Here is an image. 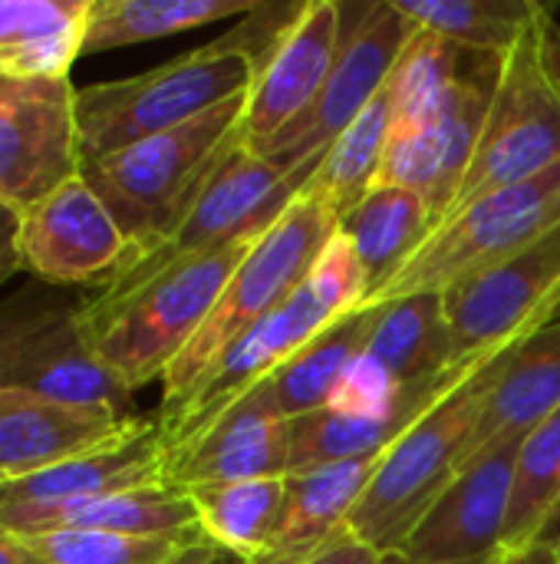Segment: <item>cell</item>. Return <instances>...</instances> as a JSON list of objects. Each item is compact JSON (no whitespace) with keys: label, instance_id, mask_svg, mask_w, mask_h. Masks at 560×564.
<instances>
[{"label":"cell","instance_id":"cell-1","mask_svg":"<svg viewBox=\"0 0 560 564\" xmlns=\"http://www.w3.org/2000/svg\"><path fill=\"white\" fill-rule=\"evenodd\" d=\"M297 10L300 3H261L234 30L191 53L139 76L76 89L79 169L251 93L257 66Z\"/></svg>","mask_w":560,"mask_h":564},{"label":"cell","instance_id":"cell-2","mask_svg":"<svg viewBox=\"0 0 560 564\" xmlns=\"http://www.w3.org/2000/svg\"><path fill=\"white\" fill-rule=\"evenodd\" d=\"M244 102L248 93L79 169L122 228L132 248L129 261L165 241L185 221L221 162L241 145Z\"/></svg>","mask_w":560,"mask_h":564},{"label":"cell","instance_id":"cell-3","mask_svg":"<svg viewBox=\"0 0 560 564\" xmlns=\"http://www.w3.org/2000/svg\"><path fill=\"white\" fill-rule=\"evenodd\" d=\"M518 340L485 357L416 426H409L389 453H383L363 499L347 522L360 542L373 545L376 552H396L446 492V486L459 476L482 406Z\"/></svg>","mask_w":560,"mask_h":564},{"label":"cell","instance_id":"cell-4","mask_svg":"<svg viewBox=\"0 0 560 564\" xmlns=\"http://www.w3.org/2000/svg\"><path fill=\"white\" fill-rule=\"evenodd\" d=\"M251 245L254 238H241L215 248L112 304H96L86 297V340L129 393L168 373L215 311L228 278L244 261Z\"/></svg>","mask_w":560,"mask_h":564},{"label":"cell","instance_id":"cell-5","mask_svg":"<svg viewBox=\"0 0 560 564\" xmlns=\"http://www.w3.org/2000/svg\"><path fill=\"white\" fill-rule=\"evenodd\" d=\"M337 228L340 221L310 192H300L284 208V215L254 238L251 251L228 278L215 311L162 377L158 413L172 410L228 344H234L248 327L277 311L307 281L317 254L337 235Z\"/></svg>","mask_w":560,"mask_h":564},{"label":"cell","instance_id":"cell-6","mask_svg":"<svg viewBox=\"0 0 560 564\" xmlns=\"http://www.w3.org/2000/svg\"><path fill=\"white\" fill-rule=\"evenodd\" d=\"M83 311L86 297L43 281L0 297V390L135 416L132 393L92 354Z\"/></svg>","mask_w":560,"mask_h":564},{"label":"cell","instance_id":"cell-7","mask_svg":"<svg viewBox=\"0 0 560 564\" xmlns=\"http://www.w3.org/2000/svg\"><path fill=\"white\" fill-rule=\"evenodd\" d=\"M541 7L535 23L502 56L479 149L449 218L492 192L521 185L560 165V86L545 59Z\"/></svg>","mask_w":560,"mask_h":564},{"label":"cell","instance_id":"cell-8","mask_svg":"<svg viewBox=\"0 0 560 564\" xmlns=\"http://www.w3.org/2000/svg\"><path fill=\"white\" fill-rule=\"evenodd\" d=\"M558 221L560 165L521 185L492 192L446 218L370 307L409 294L449 291L452 284L508 261Z\"/></svg>","mask_w":560,"mask_h":564},{"label":"cell","instance_id":"cell-9","mask_svg":"<svg viewBox=\"0 0 560 564\" xmlns=\"http://www.w3.org/2000/svg\"><path fill=\"white\" fill-rule=\"evenodd\" d=\"M300 192H304V182L297 175H290L277 162L238 145L221 162V169L215 172V178L208 182V188L201 192L195 208L185 215V221L165 241L135 254L112 278V284L89 294V301H96V304L122 301L125 294L145 288L149 281L162 278L165 271H172L191 258H201V254L224 248L231 241H241V238L264 235Z\"/></svg>","mask_w":560,"mask_h":564},{"label":"cell","instance_id":"cell-10","mask_svg":"<svg viewBox=\"0 0 560 564\" xmlns=\"http://www.w3.org/2000/svg\"><path fill=\"white\" fill-rule=\"evenodd\" d=\"M347 26V17H343ZM416 26L399 13L393 0L370 3L360 17L347 26L340 56L317 96V102L290 122L261 155L287 169L310 185L320 169L323 152L340 139V132L386 89L389 73L413 40Z\"/></svg>","mask_w":560,"mask_h":564},{"label":"cell","instance_id":"cell-11","mask_svg":"<svg viewBox=\"0 0 560 564\" xmlns=\"http://www.w3.org/2000/svg\"><path fill=\"white\" fill-rule=\"evenodd\" d=\"M333 321L340 317L304 281L277 311H271L254 327H248L234 344H228L221 357L198 377V383L172 410L155 416L165 459L188 446L195 436H201L215 420H221L238 400L261 387L287 357H294Z\"/></svg>","mask_w":560,"mask_h":564},{"label":"cell","instance_id":"cell-12","mask_svg":"<svg viewBox=\"0 0 560 564\" xmlns=\"http://www.w3.org/2000/svg\"><path fill=\"white\" fill-rule=\"evenodd\" d=\"M498 73H502V56L469 50L462 79L449 106L442 109V116L426 129L389 135V149H386L376 188L389 185V188L416 192L429 205L436 228H439L449 218L452 202L469 175V165L479 149V135H482V126L495 96Z\"/></svg>","mask_w":560,"mask_h":564},{"label":"cell","instance_id":"cell-13","mask_svg":"<svg viewBox=\"0 0 560 564\" xmlns=\"http://www.w3.org/2000/svg\"><path fill=\"white\" fill-rule=\"evenodd\" d=\"M73 175H79L73 83L0 76V202L26 212Z\"/></svg>","mask_w":560,"mask_h":564},{"label":"cell","instance_id":"cell-14","mask_svg":"<svg viewBox=\"0 0 560 564\" xmlns=\"http://www.w3.org/2000/svg\"><path fill=\"white\" fill-rule=\"evenodd\" d=\"M442 294L459 360L531 334L560 294V221L508 261Z\"/></svg>","mask_w":560,"mask_h":564},{"label":"cell","instance_id":"cell-15","mask_svg":"<svg viewBox=\"0 0 560 564\" xmlns=\"http://www.w3.org/2000/svg\"><path fill=\"white\" fill-rule=\"evenodd\" d=\"M129 251L112 212L83 175H73L23 212V271L43 284L102 291L125 268Z\"/></svg>","mask_w":560,"mask_h":564},{"label":"cell","instance_id":"cell-16","mask_svg":"<svg viewBox=\"0 0 560 564\" xmlns=\"http://www.w3.org/2000/svg\"><path fill=\"white\" fill-rule=\"evenodd\" d=\"M343 7L333 0H307L287 23L267 59L257 66L241 116V145L261 155L290 122H297L320 96L340 46Z\"/></svg>","mask_w":560,"mask_h":564},{"label":"cell","instance_id":"cell-17","mask_svg":"<svg viewBox=\"0 0 560 564\" xmlns=\"http://www.w3.org/2000/svg\"><path fill=\"white\" fill-rule=\"evenodd\" d=\"M518 443L472 459L416 522L396 552L429 564H459L505 552V522Z\"/></svg>","mask_w":560,"mask_h":564},{"label":"cell","instance_id":"cell-18","mask_svg":"<svg viewBox=\"0 0 560 564\" xmlns=\"http://www.w3.org/2000/svg\"><path fill=\"white\" fill-rule=\"evenodd\" d=\"M145 416L0 390V489L135 433Z\"/></svg>","mask_w":560,"mask_h":564},{"label":"cell","instance_id":"cell-19","mask_svg":"<svg viewBox=\"0 0 560 564\" xmlns=\"http://www.w3.org/2000/svg\"><path fill=\"white\" fill-rule=\"evenodd\" d=\"M271 476H287V423L271 416L251 397L238 400L201 436L165 459V482L175 489Z\"/></svg>","mask_w":560,"mask_h":564},{"label":"cell","instance_id":"cell-20","mask_svg":"<svg viewBox=\"0 0 560 564\" xmlns=\"http://www.w3.org/2000/svg\"><path fill=\"white\" fill-rule=\"evenodd\" d=\"M59 529L83 532H119L142 539H191L201 535L195 506L185 489L168 482L92 496L63 506H3L0 532L7 535H40Z\"/></svg>","mask_w":560,"mask_h":564},{"label":"cell","instance_id":"cell-21","mask_svg":"<svg viewBox=\"0 0 560 564\" xmlns=\"http://www.w3.org/2000/svg\"><path fill=\"white\" fill-rule=\"evenodd\" d=\"M560 410V321L525 334L505 360L472 430L462 469L488 449L521 443L541 420Z\"/></svg>","mask_w":560,"mask_h":564},{"label":"cell","instance_id":"cell-22","mask_svg":"<svg viewBox=\"0 0 560 564\" xmlns=\"http://www.w3.org/2000/svg\"><path fill=\"white\" fill-rule=\"evenodd\" d=\"M158 482H165V446H162L158 423L145 420L135 433L102 449H92L46 473L3 486L0 509L3 506H63V502H79V499L158 486Z\"/></svg>","mask_w":560,"mask_h":564},{"label":"cell","instance_id":"cell-23","mask_svg":"<svg viewBox=\"0 0 560 564\" xmlns=\"http://www.w3.org/2000/svg\"><path fill=\"white\" fill-rule=\"evenodd\" d=\"M383 456L320 466L287 476V509L271 545L248 564L310 562L340 529H347Z\"/></svg>","mask_w":560,"mask_h":564},{"label":"cell","instance_id":"cell-24","mask_svg":"<svg viewBox=\"0 0 560 564\" xmlns=\"http://www.w3.org/2000/svg\"><path fill=\"white\" fill-rule=\"evenodd\" d=\"M370 327H373V307L333 321L314 340H307L294 357H287L248 397L284 423L327 410L343 370L366 350Z\"/></svg>","mask_w":560,"mask_h":564},{"label":"cell","instance_id":"cell-25","mask_svg":"<svg viewBox=\"0 0 560 564\" xmlns=\"http://www.w3.org/2000/svg\"><path fill=\"white\" fill-rule=\"evenodd\" d=\"M92 0H0V76L69 79Z\"/></svg>","mask_w":560,"mask_h":564},{"label":"cell","instance_id":"cell-26","mask_svg":"<svg viewBox=\"0 0 560 564\" xmlns=\"http://www.w3.org/2000/svg\"><path fill=\"white\" fill-rule=\"evenodd\" d=\"M436 231V218L429 205L406 188L380 185L373 188L343 221L340 235L353 245L363 274H366V304L406 268V261L426 245Z\"/></svg>","mask_w":560,"mask_h":564},{"label":"cell","instance_id":"cell-27","mask_svg":"<svg viewBox=\"0 0 560 564\" xmlns=\"http://www.w3.org/2000/svg\"><path fill=\"white\" fill-rule=\"evenodd\" d=\"M366 354L376 357L403 387L446 373L459 364L446 294L432 291L376 304Z\"/></svg>","mask_w":560,"mask_h":564},{"label":"cell","instance_id":"cell-28","mask_svg":"<svg viewBox=\"0 0 560 564\" xmlns=\"http://www.w3.org/2000/svg\"><path fill=\"white\" fill-rule=\"evenodd\" d=\"M208 542L241 562H254L274 539L287 509V476L185 489Z\"/></svg>","mask_w":560,"mask_h":564},{"label":"cell","instance_id":"cell-29","mask_svg":"<svg viewBox=\"0 0 560 564\" xmlns=\"http://www.w3.org/2000/svg\"><path fill=\"white\" fill-rule=\"evenodd\" d=\"M465 53H469L465 46L416 26L413 40L399 53L386 83L389 135L426 129L442 116L462 79Z\"/></svg>","mask_w":560,"mask_h":564},{"label":"cell","instance_id":"cell-30","mask_svg":"<svg viewBox=\"0 0 560 564\" xmlns=\"http://www.w3.org/2000/svg\"><path fill=\"white\" fill-rule=\"evenodd\" d=\"M560 539V410L541 420L515 453L505 552Z\"/></svg>","mask_w":560,"mask_h":564},{"label":"cell","instance_id":"cell-31","mask_svg":"<svg viewBox=\"0 0 560 564\" xmlns=\"http://www.w3.org/2000/svg\"><path fill=\"white\" fill-rule=\"evenodd\" d=\"M257 0H92L83 53L175 36L231 17H248Z\"/></svg>","mask_w":560,"mask_h":564},{"label":"cell","instance_id":"cell-32","mask_svg":"<svg viewBox=\"0 0 560 564\" xmlns=\"http://www.w3.org/2000/svg\"><path fill=\"white\" fill-rule=\"evenodd\" d=\"M386 149H389V96L383 89L323 152L320 169L304 192H310L337 221H343L376 188Z\"/></svg>","mask_w":560,"mask_h":564},{"label":"cell","instance_id":"cell-33","mask_svg":"<svg viewBox=\"0 0 560 564\" xmlns=\"http://www.w3.org/2000/svg\"><path fill=\"white\" fill-rule=\"evenodd\" d=\"M399 13L465 50L505 56L535 23V0H393Z\"/></svg>","mask_w":560,"mask_h":564},{"label":"cell","instance_id":"cell-34","mask_svg":"<svg viewBox=\"0 0 560 564\" xmlns=\"http://www.w3.org/2000/svg\"><path fill=\"white\" fill-rule=\"evenodd\" d=\"M46 564H172L195 539H142L119 532L59 529L40 535H13Z\"/></svg>","mask_w":560,"mask_h":564},{"label":"cell","instance_id":"cell-35","mask_svg":"<svg viewBox=\"0 0 560 564\" xmlns=\"http://www.w3.org/2000/svg\"><path fill=\"white\" fill-rule=\"evenodd\" d=\"M406 397L409 387H403L376 357L363 350L343 370L327 410L350 420H393L406 406Z\"/></svg>","mask_w":560,"mask_h":564},{"label":"cell","instance_id":"cell-36","mask_svg":"<svg viewBox=\"0 0 560 564\" xmlns=\"http://www.w3.org/2000/svg\"><path fill=\"white\" fill-rule=\"evenodd\" d=\"M307 284L323 297V304L337 317L363 311V304H366V274H363V264H360L353 245L340 235V228L323 245V251L317 254V261H314V268L307 274Z\"/></svg>","mask_w":560,"mask_h":564},{"label":"cell","instance_id":"cell-37","mask_svg":"<svg viewBox=\"0 0 560 564\" xmlns=\"http://www.w3.org/2000/svg\"><path fill=\"white\" fill-rule=\"evenodd\" d=\"M304 564H383V552L360 542L350 529H340L310 562Z\"/></svg>","mask_w":560,"mask_h":564},{"label":"cell","instance_id":"cell-38","mask_svg":"<svg viewBox=\"0 0 560 564\" xmlns=\"http://www.w3.org/2000/svg\"><path fill=\"white\" fill-rule=\"evenodd\" d=\"M20 228H23V212H17L13 205L0 202V288L23 271V258H20Z\"/></svg>","mask_w":560,"mask_h":564},{"label":"cell","instance_id":"cell-39","mask_svg":"<svg viewBox=\"0 0 560 564\" xmlns=\"http://www.w3.org/2000/svg\"><path fill=\"white\" fill-rule=\"evenodd\" d=\"M172 564H248L241 562V558H234V555H228L224 549H218L215 542H208L205 535L201 539H195L178 558Z\"/></svg>","mask_w":560,"mask_h":564},{"label":"cell","instance_id":"cell-40","mask_svg":"<svg viewBox=\"0 0 560 564\" xmlns=\"http://www.w3.org/2000/svg\"><path fill=\"white\" fill-rule=\"evenodd\" d=\"M541 36H545V59H548V69H551V76L558 79L560 86V20L548 3L541 7Z\"/></svg>","mask_w":560,"mask_h":564},{"label":"cell","instance_id":"cell-41","mask_svg":"<svg viewBox=\"0 0 560 564\" xmlns=\"http://www.w3.org/2000/svg\"><path fill=\"white\" fill-rule=\"evenodd\" d=\"M498 564H560V555L554 545H545V542H535V545H525V549H512L505 552Z\"/></svg>","mask_w":560,"mask_h":564},{"label":"cell","instance_id":"cell-42","mask_svg":"<svg viewBox=\"0 0 560 564\" xmlns=\"http://www.w3.org/2000/svg\"><path fill=\"white\" fill-rule=\"evenodd\" d=\"M0 564H46L43 558H36L20 539L0 532Z\"/></svg>","mask_w":560,"mask_h":564},{"label":"cell","instance_id":"cell-43","mask_svg":"<svg viewBox=\"0 0 560 564\" xmlns=\"http://www.w3.org/2000/svg\"><path fill=\"white\" fill-rule=\"evenodd\" d=\"M502 555H505V552H502ZM502 555L479 558V562H459V564H498ZM383 564H429V562H416V558H409V555H403V552H383Z\"/></svg>","mask_w":560,"mask_h":564},{"label":"cell","instance_id":"cell-44","mask_svg":"<svg viewBox=\"0 0 560 564\" xmlns=\"http://www.w3.org/2000/svg\"><path fill=\"white\" fill-rule=\"evenodd\" d=\"M554 321H560V294H558V301H554V304L548 307V314H545L541 327H545V324H554Z\"/></svg>","mask_w":560,"mask_h":564},{"label":"cell","instance_id":"cell-45","mask_svg":"<svg viewBox=\"0 0 560 564\" xmlns=\"http://www.w3.org/2000/svg\"><path fill=\"white\" fill-rule=\"evenodd\" d=\"M558 555H560V539H558Z\"/></svg>","mask_w":560,"mask_h":564}]
</instances>
